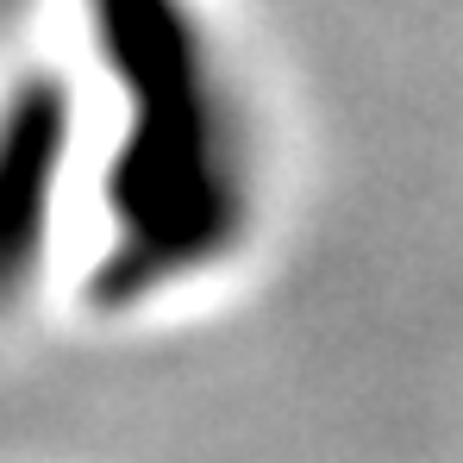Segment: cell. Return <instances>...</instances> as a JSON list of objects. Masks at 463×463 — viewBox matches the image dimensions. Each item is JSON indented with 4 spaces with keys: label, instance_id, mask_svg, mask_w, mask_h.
<instances>
[{
    "label": "cell",
    "instance_id": "1",
    "mask_svg": "<svg viewBox=\"0 0 463 463\" xmlns=\"http://www.w3.org/2000/svg\"><path fill=\"white\" fill-rule=\"evenodd\" d=\"M88 13L126 107L94 295L145 301L238 244L257 188L250 126L194 0H88Z\"/></svg>",
    "mask_w": 463,
    "mask_h": 463
},
{
    "label": "cell",
    "instance_id": "2",
    "mask_svg": "<svg viewBox=\"0 0 463 463\" xmlns=\"http://www.w3.org/2000/svg\"><path fill=\"white\" fill-rule=\"evenodd\" d=\"M70 163V100L51 81H25L0 100V301H13L57 220V188Z\"/></svg>",
    "mask_w": 463,
    "mask_h": 463
}]
</instances>
